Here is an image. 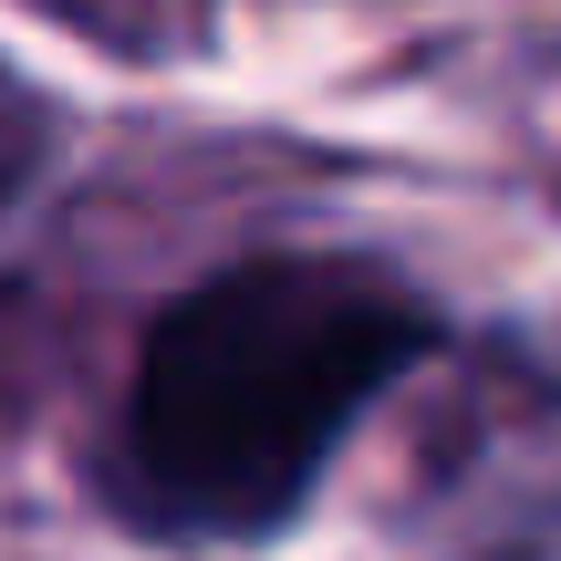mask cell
<instances>
[{"instance_id": "obj_1", "label": "cell", "mask_w": 561, "mask_h": 561, "mask_svg": "<svg viewBox=\"0 0 561 561\" xmlns=\"http://www.w3.org/2000/svg\"><path fill=\"white\" fill-rule=\"evenodd\" d=\"M437 343L447 312L364 250L229 261L146 322L104 489L157 541H261Z\"/></svg>"}, {"instance_id": "obj_2", "label": "cell", "mask_w": 561, "mask_h": 561, "mask_svg": "<svg viewBox=\"0 0 561 561\" xmlns=\"http://www.w3.org/2000/svg\"><path fill=\"white\" fill-rule=\"evenodd\" d=\"M42 157H53V104H42L32 83L0 62V208L42 178Z\"/></svg>"}, {"instance_id": "obj_3", "label": "cell", "mask_w": 561, "mask_h": 561, "mask_svg": "<svg viewBox=\"0 0 561 561\" xmlns=\"http://www.w3.org/2000/svg\"><path fill=\"white\" fill-rule=\"evenodd\" d=\"M11 343H21V333H0V405H11Z\"/></svg>"}]
</instances>
